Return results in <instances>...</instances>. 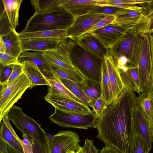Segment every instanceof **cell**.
I'll list each match as a JSON object with an SVG mask.
<instances>
[{
	"label": "cell",
	"mask_w": 153,
	"mask_h": 153,
	"mask_svg": "<svg viewBox=\"0 0 153 153\" xmlns=\"http://www.w3.org/2000/svg\"><path fill=\"white\" fill-rule=\"evenodd\" d=\"M7 153H8V152Z\"/></svg>",
	"instance_id": "cell-54"
},
{
	"label": "cell",
	"mask_w": 153,
	"mask_h": 153,
	"mask_svg": "<svg viewBox=\"0 0 153 153\" xmlns=\"http://www.w3.org/2000/svg\"><path fill=\"white\" fill-rule=\"evenodd\" d=\"M27 62H32L36 65L46 78L53 76L50 65L44 58L42 52L23 51L18 59V62L22 64Z\"/></svg>",
	"instance_id": "cell-22"
},
{
	"label": "cell",
	"mask_w": 153,
	"mask_h": 153,
	"mask_svg": "<svg viewBox=\"0 0 153 153\" xmlns=\"http://www.w3.org/2000/svg\"><path fill=\"white\" fill-rule=\"evenodd\" d=\"M21 40L32 38H51L64 40L68 38L67 30H45L19 33Z\"/></svg>",
	"instance_id": "cell-28"
},
{
	"label": "cell",
	"mask_w": 153,
	"mask_h": 153,
	"mask_svg": "<svg viewBox=\"0 0 153 153\" xmlns=\"http://www.w3.org/2000/svg\"><path fill=\"white\" fill-rule=\"evenodd\" d=\"M32 139L33 153H46L40 144L34 139Z\"/></svg>",
	"instance_id": "cell-45"
},
{
	"label": "cell",
	"mask_w": 153,
	"mask_h": 153,
	"mask_svg": "<svg viewBox=\"0 0 153 153\" xmlns=\"http://www.w3.org/2000/svg\"><path fill=\"white\" fill-rule=\"evenodd\" d=\"M137 99L150 125L152 115L151 99L149 97H144L141 93L138 94Z\"/></svg>",
	"instance_id": "cell-36"
},
{
	"label": "cell",
	"mask_w": 153,
	"mask_h": 153,
	"mask_svg": "<svg viewBox=\"0 0 153 153\" xmlns=\"http://www.w3.org/2000/svg\"><path fill=\"white\" fill-rule=\"evenodd\" d=\"M45 99L55 108L59 109L84 114L91 113L93 112L86 104L60 95L48 93L45 97Z\"/></svg>",
	"instance_id": "cell-14"
},
{
	"label": "cell",
	"mask_w": 153,
	"mask_h": 153,
	"mask_svg": "<svg viewBox=\"0 0 153 153\" xmlns=\"http://www.w3.org/2000/svg\"><path fill=\"white\" fill-rule=\"evenodd\" d=\"M74 43V41L67 38L61 41L55 49L43 52V57L49 65H55L72 71H77L70 57Z\"/></svg>",
	"instance_id": "cell-10"
},
{
	"label": "cell",
	"mask_w": 153,
	"mask_h": 153,
	"mask_svg": "<svg viewBox=\"0 0 153 153\" xmlns=\"http://www.w3.org/2000/svg\"><path fill=\"white\" fill-rule=\"evenodd\" d=\"M61 0H31V4L35 9L34 13L51 12L59 7Z\"/></svg>",
	"instance_id": "cell-32"
},
{
	"label": "cell",
	"mask_w": 153,
	"mask_h": 153,
	"mask_svg": "<svg viewBox=\"0 0 153 153\" xmlns=\"http://www.w3.org/2000/svg\"><path fill=\"white\" fill-rule=\"evenodd\" d=\"M63 40L51 38L25 39L21 40V47L22 52L35 51L43 52L55 49Z\"/></svg>",
	"instance_id": "cell-20"
},
{
	"label": "cell",
	"mask_w": 153,
	"mask_h": 153,
	"mask_svg": "<svg viewBox=\"0 0 153 153\" xmlns=\"http://www.w3.org/2000/svg\"><path fill=\"white\" fill-rule=\"evenodd\" d=\"M143 13L148 18L149 21L144 29L143 33L149 35L153 32V0H150L145 4Z\"/></svg>",
	"instance_id": "cell-35"
},
{
	"label": "cell",
	"mask_w": 153,
	"mask_h": 153,
	"mask_svg": "<svg viewBox=\"0 0 153 153\" xmlns=\"http://www.w3.org/2000/svg\"><path fill=\"white\" fill-rule=\"evenodd\" d=\"M149 97L151 99L153 98V77L150 91Z\"/></svg>",
	"instance_id": "cell-51"
},
{
	"label": "cell",
	"mask_w": 153,
	"mask_h": 153,
	"mask_svg": "<svg viewBox=\"0 0 153 153\" xmlns=\"http://www.w3.org/2000/svg\"><path fill=\"white\" fill-rule=\"evenodd\" d=\"M148 35L150 39L152 57L153 63V32Z\"/></svg>",
	"instance_id": "cell-48"
},
{
	"label": "cell",
	"mask_w": 153,
	"mask_h": 153,
	"mask_svg": "<svg viewBox=\"0 0 153 153\" xmlns=\"http://www.w3.org/2000/svg\"><path fill=\"white\" fill-rule=\"evenodd\" d=\"M23 64L22 73L27 77L31 85V87L34 86L50 84L45 76L39 68L34 64L29 62Z\"/></svg>",
	"instance_id": "cell-24"
},
{
	"label": "cell",
	"mask_w": 153,
	"mask_h": 153,
	"mask_svg": "<svg viewBox=\"0 0 153 153\" xmlns=\"http://www.w3.org/2000/svg\"><path fill=\"white\" fill-rule=\"evenodd\" d=\"M75 18L71 14L59 7L49 12L34 13L29 19L22 33L45 30H67Z\"/></svg>",
	"instance_id": "cell-2"
},
{
	"label": "cell",
	"mask_w": 153,
	"mask_h": 153,
	"mask_svg": "<svg viewBox=\"0 0 153 153\" xmlns=\"http://www.w3.org/2000/svg\"><path fill=\"white\" fill-rule=\"evenodd\" d=\"M100 153H121L114 147L105 146L100 150Z\"/></svg>",
	"instance_id": "cell-46"
},
{
	"label": "cell",
	"mask_w": 153,
	"mask_h": 153,
	"mask_svg": "<svg viewBox=\"0 0 153 153\" xmlns=\"http://www.w3.org/2000/svg\"><path fill=\"white\" fill-rule=\"evenodd\" d=\"M0 37L5 44L6 53L18 59L22 52L19 33L16 30L11 28L8 32Z\"/></svg>",
	"instance_id": "cell-23"
},
{
	"label": "cell",
	"mask_w": 153,
	"mask_h": 153,
	"mask_svg": "<svg viewBox=\"0 0 153 153\" xmlns=\"http://www.w3.org/2000/svg\"><path fill=\"white\" fill-rule=\"evenodd\" d=\"M6 51L5 44L2 38L0 37V53H4L6 52Z\"/></svg>",
	"instance_id": "cell-47"
},
{
	"label": "cell",
	"mask_w": 153,
	"mask_h": 153,
	"mask_svg": "<svg viewBox=\"0 0 153 153\" xmlns=\"http://www.w3.org/2000/svg\"><path fill=\"white\" fill-rule=\"evenodd\" d=\"M119 70L125 88L138 94H140V83L138 67L128 64L125 68Z\"/></svg>",
	"instance_id": "cell-21"
},
{
	"label": "cell",
	"mask_w": 153,
	"mask_h": 153,
	"mask_svg": "<svg viewBox=\"0 0 153 153\" xmlns=\"http://www.w3.org/2000/svg\"><path fill=\"white\" fill-rule=\"evenodd\" d=\"M7 116L16 127L38 142L47 153V133L34 119L25 114L22 108L13 106Z\"/></svg>",
	"instance_id": "cell-5"
},
{
	"label": "cell",
	"mask_w": 153,
	"mask_h": 153,
	"mask_svg": "<svg viewBox=\"0 0 153 153\" xmlns=\"http://www.w3.org/2000/svg\"><path fill=\"white\" fill-rule=\"evenodd\" d=\"M8 116L4 117L1 124L0 137L2 138L15 153H24V143L13 128Z\"/></svg>",
	"instance_id": "cell-16"
},
{
	"label": "cell",
	"mask_w": 153,
	"mask_h": 153,
	"mask_svg": "<svg viewBox=\"0 0 153 153\" xmlns=\"http://www.w3.org/2000/svg\"><path fill=\"white\" fill-rule=\"evenodd\" d=\"M66 153H77L75 151H70Z\"/></svg>",
	"instance_id": "cell-53"
},
{
	"label": "cell",
	"mask_w": 153,
	"mask_h": 153,
	"mask_svg": "<svg viewBox=\"0 0 153 153\" xmlns=\"http://www.w3.org/2000/svg\"><path fill=\"white\" fill-rule=\"evenodd\" d=\"M133 91L124 88L119 97L107 104L97 119L95 128L97 138L105 146L121 153H129L134 133L133 124Z\"/></svg>",
	"instance_id": "cell-1"
},
{
	"label": "cell",
	"mask_w": 153,
	"mask_h": 153,
	"mask_svg": "<svg viewBox=\"0 0 153 153\" xmlns=\"http://www.w3.org/2000/svg\"><path fill=\"white\" fill-rule=\"evenodd\" d=\"M146 143L138 133H134L129 153H149L150 151Z\"/></svg>",
	"instance_id": "cell-33"
},
{
	"label": "cell",
	"mask_w": 153,
	"mask_h": 153,
	"mask_svg": "<svg viewBox=\"0 0 153 153\" xmlns=\"http://www.w3.org/2000/svg\"><path fill=\"white\" fill-rule=\"evenodd\" d=\"M100 85L101 89L102 98L108 104L112 101V92L106 66L103 60L102 77Z\"/></svg>",
	"instance_id": "cell-31"
},
{
	"label": "cell",
	"mask_w": 153,
	"mask_h": 153,
	"mask_svg": "<svg viewBox=\"0 0 153 153\" xmlns=\"http://www.w3.org/2000/svg\"><path fill=\"white\" fill-rule=\"evenodd\" d=\"M4 12L11 27L16 30L19 25V10L22 0H2Z\"/></svg>",
	"instance_id": "cell-26"
},
{
	"label": "cell",
	"mask_w": 153,
	"mask_h": 153,
	"mask_svg": "<svg viewBox=\"0 0 153 153\" xmlns=\"http://www.w3.org/2000/svg\"><path fill=\"white\" fill-rule=\"evenodd\" d=\"M83 146L86 153H99V150L94 145L92 140L86 139Z\"/></svg>",
	"instance_id": "cell-44"
},
{
	"label": "cell",
	"mask_w": 153,
	"mask_h": 153,
	"mask_svg": "<svg viewBox=\"0 0 153 153\" xmlns=\"http://www.w3.org/2000/svg\"><path fill=\"white\" fill-rule=\"evenodd\" d=\"M50 65L52 74L59 79L69 80L83 84L86 82V79L78 71H71L54 64Z\"/></svg>",
	"instance_id": "cell-29"
},
{
	"label": "cell",
	"mask_w": 153,
	"mask_h": 153,
	"mask_svg": "<svg viewBox=\"0 0 153 153\" xmlns=\"http://www.w3.org/2000/svg\"><path fill=\"white\" fill-rule=\"evenodd\" d=\"M23 66V64L19 62L14 64L10 77L7 82L4 84L10 83L18 77L22 73Z\"/></svg>",
	"instance_id": "cell-42"
},
{
	"label": "cell",
	"mask_w": 153,
	"mask_h": 153,
	"mask_svg": "<svg viewBox=\"0 0 153 153\" xmlns=\"http://www.w3.org/2000/svg\"><path fill=\"white\" fill-rule=\"evenodd\" d=\"M128 30L121 25L113 22L91 32L109 49L122 37Z\"/></svg>",
	"instance_id": "cell-15"
},
{
	"label": "cell",
	"mask_w": 153,
	"mask_h": 153,
	"mask_svg": "<svg viewBox=\"0 0 153 153\" xmlns=\"http://www.w3.org/2000/svg\"><path fill=\"white\" fill-rule=\"evenodd\" d=\"M46 79L50 85L48 94L60 95L78 102H83L69 90L59 79L56 76L53 75L52 76Z\"/></svg>",
	"instance_id": "cell-27"
},
{
	"label": "cell",
	"mask_w": 153,
	"mask_h": 153,
	"mask_svg": "<svg viewBox=\"0 0 153 153\" xmlns=\"http://www.w3.org/2000/svg\"><path fill=\"white\" fill-rule=\"evenodd\" d=\"M24 143L23 146L24 153H33V151L32 139L24 133L21 132Z\"/></svg>",
	"instance_id": "cell-43"
},
{
	"label": "cell",
	"mask_w": 153,
	"mask_h": 153,
	"mask_svg": "<svg viewBox=\"0 0 153 153\" xmlns=\"http://www.w3.org/2000/svg\"><path fill=\"white\" fill-rule=\"evenodd\" d=\"M107 104L101 97L94 101L92 108L99 118L102 115Z\"/></svg>",
	"instance_id": "cell-39"
},
{
	"label": "cell",
	"mask_w": 153,
	"mask_h": 153,
	"mask_svg": "<svg viewBox=\"0 0 153 153\" xmlns=\"http://www.w3.org/2000/svg\"><path fill=\"white\" fill-rule=\"evenodd\" d=\"M59 79L74 94L88 106L92 108L94 101L85 94L84 90L83 84L66 79Z\"/></svg>",
	"instance_id": "cell-30"
},
{
	"label": "cell",
	"mask_w": 153,
	"mask_h": 153,
	"mask_svg": "<svg viewBox=\"0 0 153 153\" xmlns=\"http://www.w3.org/2000/svg\"><path fill=\"white\" fill-rule=\"evenodd\" d=\"M82 85L85 94L94 101L101 97L100 84L94 81L86 79L85 83Z\"/></svg>",
	"instance_id": "cell-34"
},
{
	"label": "cell",
	"mask_w": 153,
	"mask_h": 153,
	"mask_svg": "<svg viewBox=\"0 0 153 153\" xmlns=\"http://www.w3.org/2000/svg\"><path fill=\"white\" fill-rule=\"evenodd\" d=\"M133 124L134 133H138L144 140L149 149L152 148V137L149 122L137 99H133Z\"/></svg>",
	"instance_id": "cell-11"
},
{
	"label": "cell",
	"mask_w": 153,
	"mask_h": 153,
	"mask_svg": "<svg viewBox=\"0 0 153 153\" xmlns=\"http://www.w3.org/2000/svg\"><path fill=\"white\" fill-rule=\"evenodd\" d=\"M74 41L70 57L75 68L86 79L100 84L104 57L93 54Z\"/></svg>",
	"instance_id": "cell-3"
},
{
	"label": "cell",
	"mask_w": 153,
	"mask_h": 153,
	"mask_svg": "<svg viewBox=\"0 0 153 153\" xmlns=\"http://www.w3.org/2000/svg\"><path fill=\"white\" fill-rule=\"evenodd\" d=\"M151 101L152 108V120L150 125L152 137V143H153V98L151 99Z\"/></svg>",
	"instance_id": "cell-49"
},
{
	"label": "cell",
	"mask_w": 153,
	"mask_h": 153,
	"mask_svg": "<svg viewBox=\"0 0 153 153\" xmlns=\"http://www.w3.org/2000/svg\"><path fill=\"white\" fill-rule=\"evenodd\" d=\"M14 65H4L0 64V84L7 82L11 75Z\"/></svg>",
	"instance_id": "cell-38"
},
{
	"label": "cell",
	"mask_w": 153,
	"mask_h": 153,
	"mask_svg": "<svg viewBox=\"0 0 153 153\" xmlns=\"http://www.w3.org/2000/svg\"><path fill=\"white\" fill-rule=\"evenodd\" d=\"M0 123L7 116L10 108L27 89L31 88L30 81L23 73L12 82L0 84Z\"/></svg>",
	"instance_id": "cell-6"
},
{
	"label": "cell",
	"mask_w": 153,
	"mask_h": 153,
	"mask_svg": "<svg viewBox=\"0 0 153 153\" xmlns=\"http://www.w3.org/2000/svg\"><path fill=\"white\" fill-rule=\"evenodd\" d=\"M76 152L77 153H86L84 146L82 147L79 145Z\"/></svg>",
	"instance_id": "cell-50"
},
{
	"label": "cell",
	"mask_w": 153,
	"mask_h": 153,
	"mask_svg": "<svg viewBox=\"0 0 153 153\" xmlns=\"http://www.w3.org/2000/svg\"><path fill=\"white\" fill-rule=\"evenodd\" d=\"M141 43L140 58L138 66L141 93L149 97L153 77V63L150 39L148 34H140Z\"/></svg>",
	"instance_id": "cell-8"
},
{
	"label": "cell",
	"mask_w": 153,
	"mask_h": 153,
	"mask_svg": "<svg viewBox=\"0 0 153 153\" xmlns=\"http://www.w3.org/2000/svg\"><path fill=\"white\" fill-rule=\"evenodd\" d=\"M55 109L54 113L49 118L51 122L62 127L82 129L95 128L99 118L93 111L91 113L84 114Z\"/></svg>",
	"instance_id": "cell-7"
},
{
	"label": "cell",
	"mask_w": 153,
	"mask_h": 153,
	"mask_svg": "<svg viewBox=\"0 0 153 153\" xmlns=\"http://www.w3.org/2000/svg\"><path fill=\"white\" fill-rule=\"evenodd\" d=\"M150 0H100L97 5H108L143 13L145 4Z\"/></svg>",
	"instance_id": "cell-25"
},
{
	"label": "cell",
	"mask_w": 153,
	"mask_h": 153,
	"mask_svg": "<svg viewBox=\"0 0 153 153\" xmlns=\"http://www.w3.org/2000/svg\"><path fill=\"white\" fill-rule=\"evenodd\" d=\"M115 20V16L114 15H107L105 18L100 20L94 25L89 32H91L108 25L113 22Z\"/></svg>",
	"instance_id": "cell-40"
},
{
	"label": "cell",
	"mask_w": 153,
	"mask_h": 153,
	"mask_svg": "<svg viewBox=\"0 0 153 153\" xmlns=\"http://www.w3.org/2000/svg\"><path fill=\"white\" fill-rule=\"evenodd\" d=\"M74 41L97 56L103 57L109 54V49L106 47L99 39L91 32L85 33Z\"/></svg>",
	"instance_id": "cell-19"
},
{
	"label": "cell",
	"mask_w": 153,
	"mask_h": 153,
	"mask_svg": "<svg viewBox=\"0 0 153 153\" xmlns=\"http://www.w3.org/2000/svg\"><path fill=\"white\" fill-rule=\"evenodd\" d=\"M114 16V22L127 30L134 29L140 34L143 33L149 21L148 18L143 12L128 9H124Z\"/></svg>",
	"instance_id": "cell-12"
},
{
	"label": "cell",
	"mask_w": 153,
	"mask_h": 153,
	"mask_svg": "<svg viewBox=\"0 0 153 153\" xmlns=\"http://www.w3.org/2000/svg\"><path fill=\"white\" fill-rule=\"evenodd\" d=\"M141 43L140 34L134 29L128 30L120 39L109 49L114 59L126 58L128 65L138 67L140 58Z\"/></svg>",
	"instance_id": "cell-4"
},
{
	"label": "cell",
	"mask_w": 153,
	"mask_h": 153,
	"mask_svg": "<svg viewBox=\"0 0 153 153\" xmlns=\"http://www.w3.org/2000/svg\"><path fill=\"white\" fill-rule=\"evenodd\" d=\"M0 63L4 65H13L17 63L18 59L6 53H0Z\"/></svg>",
	"instance_id": "cell-41"
},
{
	"label": "cell",
	"mask_w": 153,
	"mask_h": 153,
	"mask_svg": "<svg viewBox=\"0 0 153 153\" xmlns=\"http://www.w3.org/2000/svg\"><path fill=\"white\" fill-rule=\"evenodd\" d=\"M100 0H61L59 7L76 18L88 14Z\"/></svg>",
	"instance_id": "cell-17"
},
{
	"label": "cell",
	"mask_w": 153,
	"mask_h": 153,
	"mask_svg": "<svg viewBox=\"0 0 153 153\" xmlns=\"http://www.w3.org/2000/svg\"><path fill=\"white\" fill-rule=\"evenodd\" d=\"M111 85L112 100L117 99L125 87L119 71L112 56L110 54L104 57Z\"/></svg>",
	"instance_id": "cell-18"
},
{
	"label": "cell",
	"mask_w": 153,
	"mask_h": 153,
	"mask_svg": "<svg viewBox=\"0 0 153 153\" xmlns=\"http://www.w3.org/2000/svg\"><path fill=\"white\" fill-rule=\"evenodd\" d=\"M107 16L89 13L76 18L73 23L67 30L68 38L75 41L83 34L89 32L94 25Z\"/></svg>",
	"instance_id": "cell-13"
},
{
	"label": "cell",
	"mask_w": 153,
	"mask_h": 153,
	"mask_svg": "<svg viewBox=\"0 0 153 153\" xmlns=\"http://www.w3.org/2000/svg\"><path fill=\"white\" fill-rule=\"evenodd\" d=\"M8 153H15L9 146H8Z\"/></svg>",
	"instance_id": "cell-52"
},
{
	"label": "cell",
	"mask_w": 153,
	"mask_h": 153,
	"mask_svg": "<svg viewBox=\"0 0 153 153\" xmlns=\"http://www.w3.org/2000/svg\"><path fill=\"white\" fill-rule=\"evenodd\" d=\"M47 153H66L76 152L79 145L80 137L76 133L62 130L50 137L47 134Z\"/></svg>",
	"instance_id": "cell-9"
},
{
	"label": "cell",
	"mask_w": 153,
	"mask_h": 153,
	"mask_svg": "<svg viewBox=\"0 0 153 153\" xmlns=\"http://www.w3.org/2000/svg\"><path fill=\"white\" fill-rule=\"evenodd\" d=\"M124 9L108 5H96L91 10L90 13L115 15Z\"/></svg>",
	"instance_id": "cell-37"
}]
</instances>
